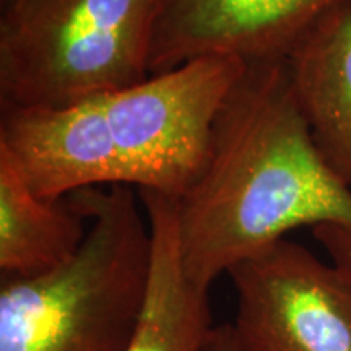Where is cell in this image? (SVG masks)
I'll return each mask as SVG.
<instances>
[{
  "label": "cell",
  "instance_id": "30bf717a",
  "mask_svg": "<svg viewBox=\"0 0 351 351\" xmlns=\"http://www.w3.org/2000/svg\"><path fill=\"white\" fill-rule=\"evenodd\" d=\"M86 219L67 199L38 195L0 147V271L29 278L62 265L85 239Z\"/></svg>",
  "mask_w": 351,
  "mask_h": 351
},
{
  "label": "cell",
  "instance_id": "277c9868",
  "mask_svg": "<svg viewBox=\"0 0 351 351\" xmlns=\"http://www.w3.org/2000/svg\"><path fill=\"white\" fill-rule=\"evenodd\" d=\"M245 60L205 56L104 93L125 186L179 199L207 158L217 116Z\"/></svg>",
  "mask_w": 351,
  "mask_h": 351
},
{
  "label": "cell",
  "instance_id": "52a82bcc",
  "mask_svg": "<svg viewBox=\"0 0 351 351\" xmlns=\"http://www.w3.org/2000/svg\"><path fill=\"white\" fill-rule=\"evenodd\" d=\"M0 147L46 199L104 184L125 186L103 95L60 106L2 108Z\"/></svg>",
  "mask_w": 351,
  "mask_h": 351
},
{
  "label": "cell",
  "instance_id": "5b68a950",
  "mask_svg": "<svg viewBox=\"0 0 351 351\" xmlns=\"http://www.w3.org/2000/svg\"><path fill=\"white\" fill-rule=\"evenodd\" d=\"M228 275L238 351H351V285L304 245L282 239Z\"/></svg>",
  "mask_w": 351,
  "mask_h": 351
},
{
  "label": "cell",
  "instance_id": "7c38bea8",
  "mask_svg": "<svg viewBox=\"0 0 351 351\" xmlns=\"http://www.w3.org/2000/svg\"><path fill=\"white\" fill-rule=\"evenodd\" d=\"M200 351H238L230 324L215 326Z\"/></svg>",
  "mask_w": 351,
  "mask_h": 351
},
{
  "label": "cell",
  "instance_id": "9c48e42d",
  "mask_svg": "<svg viewBox=\"0 0 351 351\" xmlns=\"http://www.w3.org/2000/svg\"><path fill=\"white\" fill-rule=\"evenodd\" d=\"M152 234L147 296L125 351H200L215 327L208 291L189 280L182 267L178 199L138 191Z\"/></svg>",
  "mask_w": 351,
  "mask_h": 351
},
{
  "label": "cell",
  "instance_id": "8fae6325",
  "mask_svg": "<svg viewBox=\"0 0 351 351\" xmlns=\"http://www.w3.org/2000/svg\"><path fill=\"white\" fill-rule=\"evenodd\" d=\"M313 234L351 285V226L326 223L313 228Z\"/></svg>",
  "mask_w": 351,
  "mask_h": 351
},
{
  "label": "cell",
  "instance_id": "6da1fadb",
  "mask_svg": "<svg viewBox=\"0 0 351 351\" xmlns=\"http://www.w3.org/2000/svg\"><path fill=\"white\" fill-rule=\"evenodd\" d=\"M326 223L351 226V187L320 155L285 59L247 62L199 176L178 199L184 271L208 291L287 232Z\"/></svg>",
  "mask_w": 351,
  "mask_h": 351
},
{
  "label": "cell",
  "instance_id": "ba28073f",
  "mask_svg": "<svg viewBox=\"0 0 351 351\" xmlns=\"http://www.w3.org/2000/svg\"><path fill=\"white\" fill-rule=\"evenodd\" d=\"M285 62L320 155L351 187V0L319 16Z\"/></svg>",
  "mask_w": 351,
  "mask_h": 351
},
{
  "label": "cell",
  "instance_id": "4fadbf2b",
  "mask_svg": "<svg viewBox=\"0 0 351 351\" xmlns=\"http://www.w3.org/2000/svg\"><path fill=\"white\" fill-rule=\"evenodd\" d=\"M0 2H2V8H7L10 5H15V3H19L20 0H0Z\"/></svg>",
  "mask_w": 351,
  "mask_h": 351
},
{
  "label": "cell",
  "instance_id": "3957f363",
  "mask_svg": "<svg viewBox=\"0 0 351 351\" xmlns=\"http://www.w3.org/2000/svg\"><path fill=\"white\" fill-rule=\"evenodd\" d=\"M158 0H20L0 16V106H60L150 77Z\"/></svg>",
  "mask_w": 351,
  "mask_h": 351
},
{
  "label": "cell",
  "instance_id": "8992f818",
  "mask_svg": "<svg viewBox=\"0 0 351 351\" xmlns=\"http://www.w3.org/2000/svg\"><path fill=\"white\" fill-rule=\"evenodd\" d=\"M343 0H158L150 75L205 56L285 59L306 29Z\"/></svg>",
  "mask_w": 351,
  "mask_h": 351
},
{
  "label": "cell",
  "instance_id": "7a4b0ae2",
  "mask_svg": "<svg viewBox=\"0 0 351 351\" xmlns=\"http://www.w3.org/2000/svg\"><path fill=\"white\" fill-rule=\"evenodd\" d=\"M88 221L78 251L46 274L2 276L0 351H125L147 296L152 234L124 184L65 197Z\"/></svg>",
  "mask_w": 351,
  "mask_h": 351
}]
</instances>
